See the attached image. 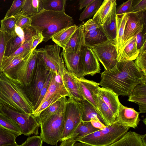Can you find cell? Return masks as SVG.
<instances>
[{
	"mask_svg": "<svg viewBox=\"0 0 146 146\" xmlns=\"http://www.w3.org/2000/svg\"><path fill=\"white\" fill-rule=\"evenodd\" d=\"M99 85L118 96H128L137 85L146 83V76L139 71L133 60L117 62L111 69L101 74Z\"/></svg>",
	"mask_w": 146,
	"mask_h": 146,
	"instance_id": "obj_1",
	"label": "cell"
},
{
	"mask_svg": "<svg viewBox=\"0 0 146 146\" xmlns=\"http://www.w3.org/2000/svg\"><path fill=\"white\" fill-rule=\"evenodd\" d=\"M31 26L41 33L43 41L46 42L62 30L74 25L72 18L65 12L48 11L44 9L30 17Z\"/></svg>",
	"mask_w": 146,
	"mask_h": 146,
	"instance_id": "obj_2",
	"label": "cell"
},
{
	"mask_svg": "<svg viewBox=\"0 0 146 146\" xmlns=\"http://www.w3.org/2000/svg\"><path fill=\"white\" fill-rule=\"evenodd\" d=\"M0 105L21 113L32 114L33 107L17 83L0 72Z\"/></svg>",
	"mask_w": 146,
	"mask_h": 146,
	"instance_id": "obj_3",
	"label": "cell"
},
{
	"mask_svg": "<svg viewBox=\"0 0 146 146\" xmlns=\"http://www.w3.org/2000/svg\"><path fill=\"white\" fill-rule=\"evenodd\" d=\"M66 97L62 98L60 108L58 112L47 119L40 127V133L43 142L51 145H56L61 139L64 127V116Z\"/></svg>",
	"mask_w": 146,
	"mask_h": 146,
	"instance_id": "obj_4",
	"label": "cell"
},
{
	"mask_svg": "<svg viewBox=\"0 0 146 146\" xmlns=\"http://www.w3.org/2000/svg\"><path fill=\"white\" fill-rule=\"evenodd\" d=\"M129 128L114 122L103 129L84 136L78 141L92 146H109L120 139Z\"/></svg>",
	"mask_w": 146,
	"mask_h": 146,
	"instance_id": "obj_5",
	"label": "cell"
},
{
	"mask_svg": "<svg viewBox=\"0 0 146 146\" xmlns=\"http://www.w3.org/2000/svg\"><path fill=\"white\" fill-rule=\"evenodd\" d=\"M37 58V53L36 48L19 64L3 73L6 77L21 86H27L31 82Z\"/></svg>",
	"mask_w": 146,
	"mask_h": 146,
	"instance_id": "obj_6",
	"label": "cell"
},
{
	"mask_svg": "<svg viewBox=\"0 0 146 146\" xmlns=\"http://www.w3.org/2000/svg\"><path fill=\"white\" fill-rule=\"evenodd\" d=\"M50 72L46 69L42 60L37 54L36 65L31 83L28 86L25 87L18 84L32 104L33 110Z\"/></svg>",
	"mask_w": 146,
	"mask_h": 146,
	"instance_id": "obj_7",
	"label": "cell"
},
{
	"mask_svg": "<svg viewBox=\"0 0 146 146\" xmlns=\"http://www.w3.org/2000/svg\"><path fill=\"white\" fill-rule=\"evenodd\" d=\"M36 50L46 69L56 75H60L62 78L63 73L67 70L60 54V47L54 44L36 49Z\"/></svg>",
	"mask_w": 146,
	"mask_h": 146,
	"instance_id": "obj_8",
	"label": "cell"
},
{
	"mask_svg": "<svg viewBox=\"0 0 146 146\" xmlns=\"http://www.w3.org/2000/svg\"><path fill=\"white\" fill-rule=\"evenodd\" d=\"M0 112L17 123L24 135L38 134L40 125L36 117L33 114L21 113L4 105H0Z\"/></svg>",
	"mask_w": 146,
	"mask_h": 146,
	"instance_id": "obj_9",
	"label": "cell"
},
{
	"mask_svg": "<svg viewBox=\"0 0 146 146\" xmlns=\"http://www.w3.org/2000/svg\"><path fill=\"white\" fill-rule=\"evenodd\" d=\"M83 106L80 102L68 98L67 99L64 116V127L61 140L62 141L74 130L82 121Z\"/></svg>",
	"mask_w": 146,
	"mask_h": 146,
	"instance_id": "obj_10",
	"label": "cell"
},
{
	"mask_svg": "<svg viewBox=\"0 0 146 146\" xmlns=\"http://www.w3.org/2000/svg\"><path fill=\"white\" fill-rule=\"evenodd\" d=\"M91 48L98 61L104 66V71L109 70L116 65L118 54L115 42L108 40L94 45Z\"/></svg>",
	"mask_w": 146,
	"mask_h": 146,
	"instance_id": "obj_11",
	"label": "cell"
},
{
	"mask_svg": "<svg viewBox=\"0 0 146 146\" xmlns=\"http://www.w3.org/2000/svg\"><path fill=\"white\" fill-rule=\"evenodd\" d=\"M144 12L127 13L128 18L125 26L121 51L137 34L142 32L145 23Z\"/></svg>",
	"mask_w": 146,
	"mask_h": 146,
	"instance_id": "obj_12",
	"label": "cell"
},
{
	"mask_svg": "<svg viewBox=\"0 0 146 146\" xmlns=\"http://www.w3.org/2000/svg\"><path fill=\"white\" fill-rule=\"evenodd\" d=\"M82 48L75 53L66 52L63 50L61 53L67 71L78 78L85 76L82 59Z\"/></svg>",
	"mask_w": 146,
	"mask_h": 146,
	"instance_id": "obj_13",
	"label": "cell"
},
{
	"mask_svg": "<svg viewBox=\"0 0 146 146\" xmlns=\"http://www.w3.org/2000/svg\"><path fill=\"white\" fill-rule=\"evenodd\" d=\"M82 56L85 76H93L100 73L101 69L99 61L92 48L86 46H82Z\"/></svg>",
	"mask_w": 146,
	"mask_h": 146,
	"instance_id": "obj_14",
	"label": "cell"
},
{
	"mask_svg": "<svg viewBox=\"0 0 146 146\" xmlns=\"http://www.w3.org/2000/svg\"><path fill=\"white\" fill-rule=\"evenodd\" d=\"M139 114L133 108L127 107L120 103L114 122L130 128H135L140 120Z\"/></svg>",
	"mask_w": 146,
	"mask_h": 146,
	"instance_id": "obj_15",
	"label": "cell"
},
{
	"mask_svg": "<svg viewBox=\"0 0 146 146\" xmlns=\"http://www.w3.org/2000/svg\"><path fill=\"white\" fill-rule=\"evenodd\" d=\"M62 78L64 86L69 92V98L79 102L86 100L75 75L67 70L63 73Z\"/></svg>",
	"mask_w": 146,
	"mask_h": 146,
	"instance_id": "obj_16",
	"label": "cell"
},
{
	"mask_svg": "<svg viewBox=\"0 0 146 146\" xmlns=\"http://www.w3.org/2000/svg\"><path fill=\"white\" fill-rule=\"evenodd\" d=\"M56 93H59L63 96L70 97L69 92L64 86L61 76L56 75L52 73L46 94L39 105Z\"/></svg>",
	"mask_w": 146,
	"mask_h": 146,
	"instance_id": "obj_17",
	"label": "cell"
},
{
	"mask_svg": "<svg viewBox=\"0 0 146 146\" xmlns=\"http://www.w3.org/2000/svg\"><path fill=\"white\" fill-rule=\"evenodd\" d=\"M117 4L114 6L102 25L99 28L104 34L108 40L116 41V10Z\"/></svg>",
	"mask_w": 146,
	"mask_h": 146,
	"instance_id": "obj_18",
	"label": "cell"
},
{
	"mask_svg": "<svg viewBox=\"0 0 146 146\" xmlns=\"http://www.w3.org/2000/svg\"><path fill=\"white\" fill-rule=\"evenodd\" d=\"M76 78L86 100L98 110L93 95L94 91L99 87L98 83L88 80L84 77L78 78L76 76Z\"/></svg>",
	"mask_w": 146,
	"mask_h": 146,
	"instance_id": "obj_19",
	"label": "cell"
},
{
	"mask_svg": "<svg viewBox=\"0 0 146 146\" xmlns=\"http://www.w3.org/2000/svg\"><path fill=\"white\" fill-rule=\"evenodd\" d=\"M128 101L139 105V113L146 112V83L136 86L128 96Z\"/></svg>",
	"mask_w": 146,
	"mask_h": 146,
	"instance_id": "obj_20",
	"label": "cell"
},
{
	"mask_svg": "<svg viewBox=\"0 0 146 146\" xmlns=\"http://www.w3.org/2000/svg\"><path fill=\"white\" fill-rule=\"evenodd\" d=\"M84 33L82 25L78 27L66 47L63 50L66 52L75 53L84 45Z\"/></svg>",
	"mask_w": 146,
	"mask_h": 146,
	"instance_id": "obj_21",
	"label": "cell"
},
{
	"mask_svg": "<svg viewBox=\"0 0 146 146\" xmlns=\"http://www.w3.org/2000/svg\"><path fill=\"white\" fill-rule=\"evenodd\" d=\"M96 89L93 91V96L98 111L105 122V125L106 126L110 125L114 122L116 116L103 101Z\"/></svg>",
	"mask_w": 146,
	"mask_h": 146,
	"instance_id": "obj_22",
	"label": "cell"
},
{
	"mask_svg": "<svg viewBox=\"0 0 146 146\" xmlns=\"http://www.w3.org/2000/svg\"><path fill=\"white\" fill-rule=\"evenodd\" d=\"M104 102L116 117L121 103L118 95L111 90L99 86L96 89Z\"/></svg>",
	"mask_w": 146,
	"mask_h": 146,
	"instance_id": "obj_23",
	"label": "cell"
},
{
	"mask_svg": "<svg viewBox=\"0 0 146 146\" xmlns=\"http://www.w3.org/2000/svg\"><path fill=\"white\" fill-rule=\"evenodd\" d=\"M109 146H146L140 135L135 131L127 132L120 139Z\"/></svg>",
	"mask_w": 146,
	"mask_h": 146,
	"instance_id": "obj_24",
	"label": "cell"
},
{
	"mask_svg": "<svg viewBox=\"0 0 146 146\" xmlns=\"http://www.w3.org/2000/svg\"><path fill=\"white\" fill-rule=\"evenodd\" d=\"M99 129L94 127L90 121L82 120L73 132L64 140L72 139L76 141H78L84 136Z\"/></svg>",
	"mask_w": 146,
	"mask_h": 146,
	"instance_id": "obj_25",
	"label": "cell"
},
{
	"mask_svg": "<svg viewBox=\"0 0 146 146\" xmlns=\"http://www.w3.org/2000/svg\"><path fill=\"white\" fill-rule=\"evenodd\" d=\"M139 52V50L137 47L135 36L117 55V61L120 62L133 60L136 59Z\"/></svg>",
	"mask_w": 146,
	"mask_h": 146,
	"instance_id": "obj_26",
	"label": "cell"
},
{
	"mask_svg": "<svg viewBox=\"0 0 146 146\" xmlns=\"http://www.w3.org/2000/svg\"><path fill=\"white\" fill-rule=\"evenodd\" d=\"M128 18L127 13L116 16V33L115 44L118 55L122 50L125 26Z\"/></svg>",
	"mask_w": 146,
	"mask_h": 146,
	"instance_id": "obj_27",
	"label": "cell"
},
{
	"mask_svg": "<svg viewBox=\"0 0 146 146\" xmlns=\"http://www.w3.org/2000/svg\"><path fill=\"white\" fill-rule=\"evenodd\" d=\"M117 4L115 0H105L102 2L92 19L100 26L102 25L114 6Z\"/></svg>",
	"mask_w": 146,
	"mask_h": 146,
	"instance_id": "obj_28",
	"label": "cell"
},
{
	"mask_svg": "<svg viewBox=\"0 0 146 146\" xmlns=\"http://www.w3.org/2000/svg\"><path fill=\"white\" fill-rule=\"evenodd\" d=\"M78 27L75 25L61 31L52 38V40L64 49Z\"/></svg>",
	"mask_w": 146,
	"mask_h": 146,
	"instance_id": "obj_29",
	"label": "cell"
},
{
	"mask_svg": "<svg viewBox=\"0 0 146 146\" xmlns=\"http://www.w3.org/2000/svg\"><path fill=\"white\" fill-rule=\"evenodd\" d=\"M43 10L42 0H25L18 15L31 17L38 14Z\"/></svg>",
	"mask_w": 146,
	"mask_h": 146,
	"instance_id": "obj_30",
	"label": "cell"
},
{
	"mask_svg": "<svg viewBox=\"0 0 146 146\" xmlns=\"http://www.w3.org/2000/svg\"><path fill=\"white\" fill-rule=\"evenodd\" d=\"M80 102L83 106L82 121H90L92 119H97L105 125L103 119L97 109L86 100Z\"/></svg>",
	"mask_w": 146,
	"mask_h": 146,
	"instance_id": "obj_31",
	"label": "cell"
},
{
	"mask_svg": "<svg viewBox=\"0 0 146 146\" xmlns=\"http://www.w3.org/2000/svg\"><path fill=\"white\" fill-rule=\"evenodd\" d=\"M107 40V38L104 34L99 28L92 33H84V46L91 48L94 45Z\"/></svg>",
	"mask_w": 146,
	"mask_h": 146,
	"instance_id": "obj_32",
	"label": "cell"
},
{
	"mask_svg": "<svg viewBox=\"0 0 146 146\" xmlns=\"http://www.w3.org/2000/svg\"><path fill=\"white\" fill-rule=\"evenodd\" d=\"M62 98L45 109L36 117L40 127L49 117L58 112L61 105Z\"/></svg>",
	"mask_w": 146,
	"mask_h": 146,
	"instance_id": "obj_33",
	"label": "cell"
},
{
	"mask_svg": "<svg viewBox=\"0 0 146 146\" xmlns=\"http://www.w3.org/2000/svg\"><path fill=\"white\" fill-rule=\"evenodd\" d=\"M0 126L8 130L16 137L22 134L18 125L10 118L0 112Z\"/></svg>",
	"mask_w": 146,
	"mask_h": 146,
	"instance_id": "obj_34",
	"label": "cell"
},
{
	"mask_svg": "<svg viewBox=\"0 0 146 146\" xmlns=\"http://www.w3.org/2000/svg\"><path fill=\"white\" fill-rule=\"evenodd\" d=\"M25 42L24 37L20 36L15 33L7 43L4 56L9 57L23 44Z\"/></svg>",
	"mask_w": 146,
	"mask_h": 146,
	"instance_id": "obj_35",
	"label": "cell"
},
{
	"mask_svg": "<svg viewBox=\"0 0 146 146\" xmlns=\"http://www.w3.org/2000/svg\"><path fill=\"white\" fill-rule=\"evenodd\" d=\"M19 15L4 18L1 20L0 31L7 34L13 35L15 28Z\"/></svg>",
	"mask_w": 146,
	"mask_h": 146,
	"instance_id": "obj_36",
	"label": "cell"
},
{
	"mask_svg": "<svg viewBox=\"0 0 146 146\" xmlns=\"http://www.w3.org/2000/svg\"><path fill=\"white\" fill-rule=\"evenodd\" d=\"M65 0H42L43 9L48 11L65 12Z\"/></svg>",
	"mask_w": 146,
	"mask_h": 146,
	"instance_id": "obj_37",
	"label": "cell"
},
{
	"mask_svg": "<svg viewBox=\"0 0 146 146\" xmlns=\"http://www.w3.org/2000/svg\"><path fill=\"white\" fill-rule=\"evenodd\" d=\"M102 3V0H94L87 6L80 13L79 20L82 21L90 18L97 12Z\"/></svg>",
	"mask_w": 146,
	"mask_h": 146,
	"instance_id": "obj_38",
	"label": "cell"
},
{
	"mask_svg": "<svg viewBox=\"0 0 146 146\" xmlns=\"http://www.w3.org/2000/svg\"><path fill=\"white\" fill-rule=\"evenodd\" d=\"M146 40L139 49V52L135 59L134 64L138 70L146 76Z\"/></svg>",
	"mask_w": 146,
	"mask_h": 146,
	"instance_id": "obj_39",
	"label": "cell"
},
{
	"mask_svg": "<svg viewBox=\"0 0 146 146\" xmlns=\"http://www.w3.org/2000/svg\"><path fill=\"white\" fill-rule=\"evenodd\" d=\"M64 97L59 93H56L52 95L41 104L39 105L34 110L32 114L36 117H38L40 113L48 107L60 100Z\"/></svg>",
	"mask_w": 146,
	"mask_h": 146,
	"instance_id": "obj_40",
	"label": "cell"
},
{
	"mask_svg": "<svg viewBox=\"0 0 146 146\" xmlns=\"http://www.w3.org/2000/svg\"><path fill=\"white\" fill-rule=\"evenodd\" d=\"M16 136L0 126V146H5L17 143Z\"/></svg>",
	"mask_w": 146,
	"mask_h": 146,
	"instance_id": "obj_41",
	"label": "cell"
},
{
	"mask_svg": "<svg viewBox=\"0 0 146 146\" xmlns=\"http://www.w3.org/2000/svg\"><path fill=\"white\" fill-rule=\"evenodd\" d=\"M13 35L0 31V72H1L2 63L4 57L7 43Z\"/></svg>",
	"mask_w": 146,
	"mask_h": 146,
	"instance_id": "obj_42",
	"label": "cell"
},
{
	"mask_svg": "<svg viewBox=\"0 0 146 146\" xmlns=\"http://www.w3.org/2000/svg\"><path fill=\"white\" fill-rule=\"evenodd\" d=\"M25 1V0H14L11 7L7 11L4 18L18 15L22 9Z\"/></svg>",
	"mask_w": 146,
	"mask_h": 146,
	"instance_id": "obj_43",
	"label": "cell"
},
{
	"mask_svg": "<svg viewBox=\"0 0 146 146\" xmlns=\"http://www.w3.org/2000/svg\"><path fill=\"white\" fill-rule=\"evenodd\" d=\"M32 39L23 44L9 57L22 56L26 57L31 52Z\"/></svg>",
	"mask_w": 146,
	"mask_h": 146,
	"instance_id": "obj_44",
	"label": "cell"
},
{
	"mask_svg": "<svg viewBox=\"0 0 146 146\" xmlns=\"http://www.w3.org/2000/svg\"><path fill=\"white\" fill-rule=\"evenodd\" d=\"M133 0H129L123 3L116 8V16L122 15L126 13H130Z\"/></svg>",
	"mask_w": 146,
	"mask_h": 146,
	"instance_id": "obj_45",
	"label": "cell"
},
{
	"mask_svg": "<svg viewBox=\"0 0 146 146\" xmlns=\"http://www.w3.org/2000/svg\"><path fill=\"white\" fill-rule=\"evenodd\" d=\"M43 141L40 136L28 137L26 141L19 146H42Z\"/></svg>",
	"mask_w": 146,
	"mask_h": 146,
	"instance_id": "obj_46",
	"label": "cell"
},
{
	"mask_svg": "<svg viewBox=\"0 0 146 146\" xmlns=\"http://www.w3.org/2000/svg\"><path fill=\"white\" fill-rule=\"evenodd\" d=\"M146 10V0H133L131 12H144Z\"/></svg>",
	"mask_w": 146,
	"mask_h": 146,
	"instance_id": "obj_47",
	"label": "cell"
},
{
	"mask_svg": "<svg viewBox=\"0 0 146 146\" xmlns=\"http://www.w3.org/2000/svg\"><path fill=\"white\" fill-rule=\"evenodd\" d=\"M84 33H91L99 28V25L93 19H90L82 25Z\"/></svg>",
	"mask_w": 146,
	"mask_h": 146,
	"instance_id": "obj_48",
	"label": "cell"
},
{
	"mask_svg": "<svg viewBox=\"0 0 146 146\" xmlns=\"http://www.w3.org/2000/svg\"><path fill=\"white\" fill-rule=\"evenodd\" d=\"M52 73L50 72L48 74L44 85L40 92L37 102L33 108V111L38 107L45 95L50 82Z\"/></svg>",
	"mask_w": 146,
	"mask_h": 146,
	"instance_id": "obj_49",
	"label": "cell"
},
{
	"mask_svg": "<svg viewBox=\"0 0 146 146\" xmlns=\"http://www.w3.org/2000/svg\"><path fill=\"white\" fill-rule=\"evenodd\" d=\"M31 20L30 17L19 15L16 25L24 29L31 26Z\"/></svg>",
	"mask_w": 146,
	"mask_h": 146,
	"instance_id": "obj_50",
	"label": "cell"
},
{
	"mask_svg": "<svg viewBox=\"0 0 146 146\" xmlns=\"http://www.w3.org/2000/svg\"><path fill=\"white\" fill-rule=\"evenodd\" d=\"M43 37L42 34L36 31V34L33 36L32 45L31 51L36 49L37 45L43 41Z\"/></svg>",
	"mask_w": 146,
	"mask_h": 146,
	"instance_id": "obj_51",
	"label": "cell"
},
{
	"mask_svg": "<svg viewBox=\"0 0 146 146\" xmlns=\"http://www.w3.org/2000/svg\"><path fill=\"white\" fill-rule=\"evenodd\" d=\"M146 35H143L142 32L138 33L135 36L136 42L137 47L139 50L143 46L144 42L146 40Z\"/></svg>",
	"mask_w": 146,
	"mask_h": 146,
	"instance_id": "obj_52",
	"label": "cell"
},
{
	"mask_svg": "<svg viewBox=\"0 0 146 146\" xmlns=\"http://www.w3.org/2000/svg\"><path fill=\"white\" fill-rule=\"evenodd\" d=\"M90 121L94 127L99 129H103L106 126L98 120L92 119Z\"/></svg>",
	"mask_w": 146,
	"mask_h": 146,
	"instance_id": "obj_53",
	"label": "cell"
},
{
	"mask_svg": "<svg viewBox=\"0 0 146 146\" xmlns=\"http://www.w3.org/2000/svg\"><path fill=\"white\" fill-rule=\"evenodd\" d=\"M76 141L73 139H68L62 142L59 146H73L74 143ZM56 146H58L57 144Z\"/></svg>",
	"mask_w": 146,
	"mask_h": 146,
	"instance_id": "obj_54",
	"label": "cell"
},
{
	"mask_svg": "<svg viewBox=\"0 0 146 146\" xmlns=\"http://www.w3.org/2000/svg\"><path fill=\"white\" fill-rule=\"evenodd\" d=\"M94 0H80L79 1V10H81L82 8L86 7Z\"/></svg>",
	"mask_w": 146,
	"mask_h": 146,
	"instance_id": "obj_55",
	"label": "cell"
},
{
	"mask_svg": "<svg viewBox=\"0 0 146 146\" xmlns=\"http://www.w3.org/2000/svg\"><path fill=\"white\" fill-rule=\"evenodd\" d=\"M15 33L20 36L24 37L23 29L16 25L15 28Z\"/></svg>",
	"mask_w": 146,
	"mask_h": 146,
	"instance_id": "obj_56",
	"label": "cell"
},
{
	"mask_svg": "<svg viewBox=\"0 0 146 146\" xmlns=\"http://www.w3.org/2000/svg\"><path fill=\"white\" fill-rule=\"evenodd\" d=\"M73 146H92L88 144L80 142H76Z\"/></svg>",
	"mask_w": 146,
	"mask_h": 146,
	"instance_id": "obj_57",
	"label": "cell"
},
{
	"mask_svg": "<svg viewBox=\"0 0 146 146\" xmlns=\"http://www.w3.org/2000/svg\"><path fill=\"white\" fill-rule=\"evenodd\" d=\"M5 146H19L17 143Z\"/></svg>",
	"mask_w": 146,
	"mask_h": 146,
	"instance_id": "obj_58",
	"label": "cell"
}]
</instances>
